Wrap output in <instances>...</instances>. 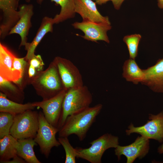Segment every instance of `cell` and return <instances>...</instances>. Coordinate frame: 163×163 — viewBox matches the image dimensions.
Wrapping results in <instances>:
<instances>
[{
  "label": "cell",
  "instance_id": "6da1fadb",
  "mask_svg": "<svg viewBox=\"0 0 163 163\" xmlns=\"http://www.w3.org/2000/svg\"><path fill=\"white\" fill-rule=\"evenodd\" d=\"M102 107L101 104H98L68 116L59 129V137H68L74 134L78 136L79 140H83Z\"/></svg>",
  "mask_w": 163,
  "mask_h": 163
},
{
  "label": "cell",
  "instance_id": "7a4b0ae2",
  "mask_svg": "<svg viewBox=\"0 0 163 163\" xmlns=\"http://www.w3.org/2000/svg\"><path fill=\"white\" fill-rule=\"evenodd\" d=\"M31 84L43 100L54 96L65 89L57 67L53 61L45 70L38 74Z\"/></svg>",
  "mask_w": 163,
  "mask_h": 163
},
{
  "label": "cell",
  "instance_id": "3957f363",
  "mask_svg": "<svg viewBox=\"0 0 163 163\" xmlns=\"http://www.w3.org/2000/svg\"><path fill=\"white\" fill-rule=\"evenodd\" d=\"M92 101V94L86 86L67 90L58 126L59 129L63 125L68 116L89 107Z\"/></svg>",
  "mask_w": 163,
  "mask_h": 163
},
{
  "label": "cell",
  "instance_id": "277c9868",
  "mask_svg": "<svg viewBox=\"0 0 163 163\" xmlns=\"http://www.w3.org/2000/svg\"><path fill=\"white\" fill-rule=\"evenodd\" d=\"M90 144L91 145L88 148H75L76 157L91 163H101V158L105 151L110 148H115L119 145V138L111 134L106 133Z\"/></svg>",
  "mask_w": 163,
  "mask_h": 163
},
{
  "label": "cell",
  "instance_id": "5b68a950",
  "mask_svg": "<svg viewBox=\"0 0 163 163\" xmlns=\"http://www.w3.org/2000/svg\"><path fill=\"white\" fill-rule=\"evenodd\" d=\"M39 112L29 110L14 116L10 134L17 139L36 136L39 128Z\"/></svg>",
  "mask_w": 163,
  "mask_h": 163
},
{
  "label": "cell",
  "instance_id": "8992f818",
  "mask_svg": "<svg viewBox=\"0 0 163 163\" xmlns=\"http://www.w3.org/2000/svg\"><path fill=\"white\" fill-rule=\"evenodd\" d=\"M38 121L39 128L34 140L39 145L40 152L48 158L52 149L61 145L56 137L59 129L47 122L41 111L39 112Z\"/></svg>",
  "mask_w": 163,
  "mask_h": 163
},
{
  "label": "cell",
  "instance_id": "52a82bcc",
  "mask_svg": "<svg viewBox=\"0 0 163 163\" xmlns=\"http://www.w3.org/2000/svg\"><path fill=\"white\" fill-rule=\"evenodd\" d=\"M53 61L57 67L65 89L68 90L84 85L79 70L71 61L57 56L55 57Z\"/></svg>",
  "mask_w": 163,
  "mask_h": 163
},
{
  "label": "cell",
  "instance_id": "ba28073f",
  "mask_svg": "<svg viewBox=\"0 0 163 163\" xmlns=\"http://www.w3.org/2000/svg\"><path fill=\"white\" fill-rule=\"evenodd\" d=\"M147 122L142 126L135 127L131 123L126 131L127 135L137 133L148 139L163 142V110L157 115L150 114Z\"/></svg>",
  "mask_w": 163,
  "mask_h": 163
},
{
  "label": "cell",
  "instance_id": "9c48e42d",
  "mask_svg": "<svg viewBox=\"0 0 163 163\" xmlns=\"http://www.w3.org/2000/svg\"><path fill=\"white\" fill-rule=\"evenodd\" d=\"M72 25L84 33V36L82 37L85 40L95 42L102 40L110 43L107 33L112 28L111 24L83 20L81 22L74 23Z\"/></svg>",
  "mask_w": 163,
  "mask_h": 163
},
{
  "label": "cell",
  "instance_id": "30bf717a",
  "mask_svg": "<svg viewBox=\"0 0 163 163\" xmlns=\"http://www.w3.org/2000/svg\"><path fill=\"white\" fill-rule=\"evenodd\" d=\"M67 90L64 89L54 96L41 101L33 102L35 107L41 108L45 119L57 127L61 117L63 99Z\"/></svg>",
  "mask_w": 163,
  "mask_h": 163
},
{
  "label": "cell",
  "instance_id": "8fae6325",
  "mask_svg": "<svg viewBox=\"0 0 163 163\" xmlns=\"http://www.w3.org/2000/svg\"><path fill=\"white\" fill-rule=\"evenodd\" d=\"M149 149V140L147 138L138 136L132 144L125 146L118 145L115 148V154L118 160L121 156L125 155L127 163H132L137 158L141 159L148 153Z\"/></svg>",
  "mask_w": 163,
  "mask_h": 163
},
{
  "label": "cell",
  "instance_id": "7c38bea8",
  "mask_svg": "<svg viewBox=\"0 0 163 163\" xmlns=\"http://www.w3.org/2000/svg\"><path fill=\"white\" fill-rule=\"evenodd\" d=\"M34 6L31 4H24L19 6L20 18L16 25L12 28L9 35L19 34L21 38L19 47L25 46L27 42V36L31 27V20L34 14Z\"/></svg>",
  "mask_w": 163,
  "mask_h": 163
},
{
  "label": "cell",
  "instance_id": "4fadbf2b",
  "mask_svg": "<svg viewBox=\"0 0 163 163\" xmlns=\"http://www.w3.org/2000/svg\"><path fill=\"white\" fill-rule=\"evenodd\" d=\"M93 0H75V11L83 20L111 24L108 16L102 15Z\"/></svg>",
  "mask_w": 163,
  "mask_h": 163
},
{
  "label": "cell",
  "instance_id": "5bb4252c",
  "mask_svg": "<svg viewBox=\"0 0 163 163\" xmlns=\"http://www.w3.org/2000/svg\"><path fill=\"white\" fill-rule=\"evenodd\" d=\"M143 71L145 77L141 83L155 92L163 93V58L158 59L153 66Z\"/></svg>",
  "mask_w": 163,
  "mask_h": 163
},
{
  "label": "cell",
  "instance_id": "9a60e30c",
  "mask_svg": "<svg viewBox=\"0 0 163 163\" xmlns=\"http://www.w3.org/2000/svg\"><path fill=\"white\" fill-rule=\"evenodd\" d=\"M19 0H0V9L3 18L0 24L3 30H8L16 24L20 18L19 11H17Z\"/></svg>",
  "mask_w": 163,
  "mask_h": 163
},
{
  "label": "cell",
  "instance_id": "2e32d148",
  "mask_svg": "<svg viewBox=\"0 0 163 163\" xmlns=\"http://www.w3.org/2000/svg\"><path fill=\"white\" fill-rule=\"evenodd\" d=\"M53 18L45 16L42 19L37 33L31 43H27L25 46L27 53L25 57L27 61L35 55L36 49L45 35L53 31Z\"/></svg>",
  "mask_w": 163,
  "mask_h": 163
},
{
  "label": "cell",
  "instance_id": "e0dca14e",
  "mask_svg": "<svg viewBox=\"0 0 163 163\" xmlns=\"http://www.w3.org/2000/svg\"><path fill=\"white\" fill-rule=\"evenodd\" d=\"M15 55L4 45L0 43V76L13 82V62Z\"/></svg>",
  "mask_w": 163,
  "mask_h": 163
},
{
  "label": "cell",
  "instance_id": "ac0fdd59",
  "mask_svg": "<svg viewBox=\"0 0 163 163\" xmlns=\"http://www.w3.org/2000/svg\"><path fill=\"white\" fill-rule=\"evenodd\" d=\"M18 140L9 134L0 139V162L5 163L17 155Z\"/></svg>",
  "mask_w": 163,
  "mask_h": 163
},
{
  "label": "cell",
  "instance_id": "d6986e66",
  "mask_svg": "<svg viewBox=\"0 0 163 163\" xmlns=\"http://www.w3.org/2000/svg\"><path fill=\"white\" fill-rule=\"evenodd\" d=\"M35 107L33 102L18 103L10 100L5 94L0 92V112L9 113L15 116L27 110H33Z\"/></svg>",
  "mask_w": 163,
  "mask_h": 163
},
{
  "label": "cell",
  "instance_id": "ffe728a7",
  "mask_svg": "<svg viewBox=\"0 0 163 163\" xmlns=\"http://www.w3.org/2000/svg\"><path fill=\"white\" fill-rule=\"evenodd\" d=\"M122 75L128 82L138 84L144 80L145 75L143 71L139 68L135 59H131L126 60L123 66Z\"/></svg>",
  "mask_w": 163,
  "mask_h": 163
},
{
  "label": "cell",
  "instance_id": "44dd1931",
  "mask_svg": "<svg viewBox=\"0 0 163 163\" xmlns=\"http://www.w3.org/2000/svg\"><path fill=\"white\" fill-rule=\"evenodd\" d=\"M61 7L60 11L53 18L54 24H57L67 19L74 18L75 11V0H50ZM43 0H37L38 4H41Z\"/></svg>",
  "mask_w": 163,
  "mask_h": 163
},
{
  "label": "cell",
  "instance_id": "7402d4cb",
  "mask_svg": "<svg viewBox=\"0 0 163 163\" xmlns=\"http://www.w3.org/2000/svg\"><path fill=\"white\" fill-rule=\"evenodd\" d=\"M18 140L19 143L17 152L18 156L24 159L26 163H41L37 158L34 151V147L37 144L34 139L28 138Z\"/></svg>",
  "mask_w": 163,
  "mask_h": 163
},
{
  "label": "cell",
  "instance_id": "603a6c76",
  "mask_svg": "<svg viewBox=\"0 0 163 163\" xmlns=\"http://www.w3.org/2000/svg\"><path fill=\"white\" fill-rule=\"evenodd\" d=\"M13 82L0 76V90L7 97L14 101L23 104L24 99L23 90Z\"/></svg>",
  "mask_w": 163,
  "mask_h": 163
},
{
  "label": "cell",
  "instance_id": "cb8c5ba5",
  "mask_svg": "<svg viewBox=\"0 0 163 163\" xmlns=\"http://www.w3.org/2000/svg\"><path fill=\"white\" fill-rule=\"evenodd\" d=\"M142 36L139 34H134L125 36L123 41L126 44L130 59H135L138 55V46Z\"/></svg>",
  "mask_w": 163,
  "mask_h": 163
},
{
  "label": "cell",
  "instance_id": "d4e9b609",
  "mask_svg": "<svg viewBox=\"0 0 163 163\" xmlns=\"http://www.w3.org/2000/svg\"><path fill=\"white\" fill-rule=\"evenodd\" d=\"M14 116L9 113H0V139L10 134Z\"/></svg>",
  "mask_w": 163,
  "mask_h": 163
},
{
  "label": "cell",
  "instance_id": "484cf974",
  "mask_svg": "<svg viewBox=\"0 0 163 163\" xmlns=\"http://www.w3.org/2000/svg\"><path fill=\"white\" fill-rule=\"evenodd\" d=\"M68 137H59L58 140L63 147L66 153L65 163H76V154L75 148L69 142Z\"/></svg>",
  "mask_w": 163,
  "mask_h": 163
},
{
  "label": "cell",
  "instance_id": "4316f807",
  "mask_svg": "<svg viewBox=\"0 0 163 163\" xmlns=\"http://www.w3.org/2000/svg\"><path fill=\"white\" fill-rule=\"evenodd\" d=\"M28 62L29 65L34 68L39 73L43 71L44 64L40 55L35 54Z\"/></svg>",
  "mask_w": 163,
  "mask_h": 163
},
{
  "label": "cell",
  "instance_id": "83f0119b",
  "mask_svg": "<svg viewBox=\"0 0 163 163\" xmlns=\"http://www.w3.org/2000/svg\"><path fill=\"white\" fill-rule=\"evenodd\" d=\"M95 1L97 4L101 5L107 3V2L111 1L115 9L119 10L123 2L126 0H93Z\"/></svg>",
  "mask_w": 163,
  "mask_h": 163
},
{
  "label": "cell",
  "instance_id": "f1b7e54d",
  "mask_svg": "<svg viewBox=\"0 0 163 163\" xmlns=\"http://www.w3.org/2000/svg\"><path fill=\"white\" fill-rule=\"evenodd\" d=\"M11 160L6 161L5 163H25L26 161L18 155L12 159Z\"/></svg>",
  "mask_w": 163,
  "mask_h": 163
},
{
  "label": "cell",
  "instance_id": "f546056e",
  "mask_svg": "<svg viewBox=\"0 0 163 163\" xmlns=\"http://www.w3.org/2000/svg\"><path fill=\"white\" fill-rule=\"evenodd\" d=\"M157 5L160 9H163V0H158Z\"/></svg>",
  "mask_w": 163,
  "mask_h": 163
},
{
  "label": "cell",
  "instance_id": "4dcf8cb0",
  "mask_svg": "<svg viewBox=\"0 0 163 163\" xmlns=\"http://www.w3.org/2000/svg\"><path fill=\"white\" fill-rule=\"evenodd\" d=\"M158 152L160 154H163V143L158 147Z\"/></svg>",
  "mask_w": 163,
  "mask_h": 163
},
{
  "label": "cell",
  "instance_id": "1f68e13d",
  "mask_svg": "<svg viewBox=\"0 0 163 163\" xmlns=\"http://www.w3.org/2000/svg\"><path fill=\"white\" fill-rule=\"evenodd\" d=\"M26 2H27L29 3L30 2V0H25Z\"/></svg>",
  "mask_w": 163,
  "mask_h": 163
}]
</instances>
